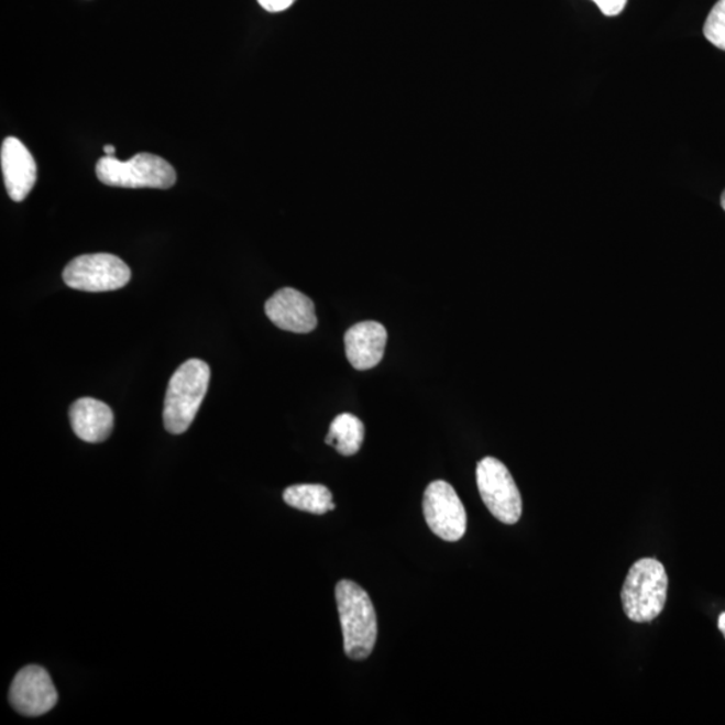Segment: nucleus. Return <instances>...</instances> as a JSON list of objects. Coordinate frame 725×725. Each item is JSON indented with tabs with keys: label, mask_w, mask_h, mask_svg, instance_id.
<instances>
[{
	"label": "nucleus",
	"mask_w": 725,
	"mask_h": 725,
	"mask_svg": "<svg viewBox=\"0 0 725 725\" xmlns=\"http://www.w3.org/2000/svg\"><path fill=\"white\" fill-rule=\"evenodd\" d=\"M337 603L345 656L355 661L365 660L373 653L377 638L373 601L359 584L344 579L337 584Z\"/></svg>",
	"instance_id": "nucleus-1"
},
{
	"label": "nucleus",
	"mask_w": 725,
	"mask_h": 725,
	"mask_svg": "<svg viewBox=\"0 0 725 725\" xmlns=\"http://www.w3.org/2000/svg\"><path fill=\"white\" fill-rule=\"evenodd\" d=\"M209 364L190 359L175 371L164 399L163 419L171 435H183L194 422L210 385Z\"/></svg>",
	"instance_id": "nucleus-2"
},
{
	"label": "nucleus",
	"mask_w": 725,
	"mask_h": 725,
	"mask_svg": "<svg viewBox=\"0 0 725 725\" xmlns=\"http://www.w3.org/2000/svg\"><path fill=\"white\" fill-rule=\"evenodd\" d=\"M668 583L666 567L657 559L644 558L633 564L620 591L627 618L637 624L655 620L666 607Z\"/></svg>",
	"instance_id": "nucleus-3"
},
{
	"label": "nucleus",
	"mask_w": 725,
	"mask_h": 725,
	"mask_svg": "<svg viewBox=\"0 0 725 725\" xmlns=\"http://www.w3.org/2000/svg\"><path fill=\"white\" fill-rule=\"evenodd\" d=\"M96 175L103 185L125 188L167 190L176 182L174 167L161 156L152 154H138L128 162L106 155L97 163Z\"/></svg>",
	"instance_id": "nucleus-4"
},
{
	"label": "nucleus",
	"mask_w": 725,
	"mask_h": 725,
	"mask_svg": "<svg viewBox=\"0 0 725 725\" xmlns=\"http://www.w3.org/2000/svg\"><path fill=\"white\" fill-rule=\"evenodd\" d=\"M477 486L486 508L497 520L516 524L523 514L519 487L502 461L485 457L477 465Z\"/></svg>",
	"instance_id": "nucleus-5"
},
{
	"label": "nucleus",
	"mask_w": 725,
	"mask_h": 725,
	"mask_svg": "<svg viewBox=\"0 0 725 725\" xmlns=\"http://www.w3.org/2000/svg\"><path fill=\"white\" fill-rule=\"evenodd\" d=\"M63 276L69 288L97 294L124 288L130 283L131 270L113 254H84L66 265Z\"/></svg>",
	"instance_id": "nucleus-6"
},
{
	"label": "nucleus",
	"mask_w": 725,
	"mask_h": 725,
	"mask_svg": "<svg viewBox=\"0 0 725 725\" xmlns=\"http://www.w3.org/2000/svg\"><path fill=\"white\" fill-rule=\"evenodd\" d=\"M424 514L432 534L447 541H459L466 532V510L454 487L438 480L426 487Z\"/></svg>",
	"instance_id": "nucleus-7"
},
{
	"label": "nucleus",
	"mask_w": 725,
	"mask_h": 725,
	"mask_svg": "<svg viewBox=\"0 0 725 725\" xmlns=\"http://www.w3.org/2000/svg\"><path fill=\"white\" fill-rule=\"evenodd\" d=\"M9 699L18 714L35 717L54 708L58 702V693L44 668L29 666L12 681Z\"/></svg>",
	"instance_id": "nucleus-8"
},
{
	"label": "nucleus",
	"mask_w": 725,
	"mask_h": 725,
	"mask_svg": "<svg viewBox=\"0 0 725 725\" xmlns=\"http://www.w3.org/2000/svg\"><path fill=\"white\" fill-rule=\"evenodd\" d=\"M265 314L274 326L294 333H309L318 327L315 304L301 292L283 288L265 304Z\"/></svg>",
	"instance_id": "nucleus-9"
},
{
	"label": "nucleus",
	"mask_w": 725,
	"mask_h": 725,
	"mask_svg": "<svg viewBox=\"0 0 725 725\" xmlns=\"http://www.w3.org/2000/svg\"><path fill=\"white\" fill-rule=\"evenodd\" d=\"M6 190L14 202H22L36 182V163L20 139L8 138L0 151Z\"/></svg>",
	"instance_id": "nucleus-10"
},
{
	"label": "nucleus",
	"mask_w": 725,
	"mask_h": 725,
	"mask_svg": "<svg viewBox=\"0 0 725 725\" xmlns=\"http://www.w3.org/2000/svg\"><path fill=\"white\" fill-rule=\"evenodd\" d=\"M387 331L381 322H358L344 337L347 359L355 370L374 369L385 355Z\"/></svg>",
	"instance_id": "nucleus-11"
},
{
	"label": "nucleus",
	"mask_w": 725,
	"mask_h": 725,
	"mask_svg": "<svg viewBox=\"0 0 725 725\" xmlns=\"http://www.w3.org/2000/svg\"><path fill=\"white\" fill-rule=\"evenodd\" d=\"M69 416L73 431L85 442H103L113 430L114 417L111 407L95 398L76 400L70 407Z\"/></svg>",
	"instance_id": "nucleus-12"
},
{
	"label": "nucleus",
	"mask_w": 725,
	"mask_h": 725,
	"mask_svg": "<svg viewBox=\"0 0 725 725\" xmlns=\"http://www.w3.org/2000/svg\"><path fill=\"white\" fill-rule=\"evenodd\" d=\"M364 440V425L353 414H340L329 426L326 442L340 454L353 455L361 450Z\"/></svg>",
	"instance_id": "nucleus-13"
},
{
	"label": "nucleus",
	"mask_w": 725,
	"mask_h": 725,
	"mask_svg": "<svg viewBox=\"0 0 725 725\" xmlns=\"http://www.w3.org/2000/svg\"><path fill=\"white\" fill-rule=\"evenodd\" d=\"M284 502L292 508L314 515H325L337 508L332 503V493L320 484H300L289 486L284 492Z\"/></svg>",
	"instance_id": "nucleus-14"
},
{
	"label": "nucleus",
	"mask_w": 725,
	"mask_h": 725,
	"mask_svg": "<svg viewBox=\"0 0 725 725\" xmlns=\"http://www.w3.org/2000/svg\"><path fill=\"white\" fill-rule=\"evenodd\" d=\"M705 39L725 52V0H718L704 24Z\"/></svg>",
	"instance_id": "nucleus-15"
},
{
	"label": "nucleus",
	"mask_w": 725,
	"mask_h": 725,
	"mask_svg": "<svg viewBox=\"0 0 725 725\" xmlns=\"http://www.w3.org/2000/svg\"><path fill=\"white\" fill-rule=\"evenodd\" d=\"M606 17H617L626 8L627 0H593Z\"/></svg>",
	"instance_id": "nucleus-16"
},
{
	"label": "nucleus",
	"mask_w": 725,
	"mask_h": 725,
	"mask_svg": "<svg viewBox=\"0 0 725 725\" xmlns=\"http://www.w3.org/2000/svg\"><path fill=\"white\" fill-rule=\"evenodd\" d=\"M296 0H259L261 8L270 12H282L288 10Z\"/></svg>",
	"instance_id": "nucleus-17"
},
{
	"label": "nucleus",
	"mask_w": 725,
	"mask_h": 725,
	"mask_svg": "<svg viewBox=\"0 0 725 725\" xmlns=\"http://www.w3.org/2000/svg\"><path fill=\"white\" fill-rule=\"evenodd\" d=\"M718 629L722 630L723 636L725 637V613H723L721 618H718Z\"/></svg>",
	"instance_id": "nucleus-18"
},
{
	"label": "nucleus",
	"mask_w": 725,
	"mask_h": 725,
	"mask_svg": "<svg viewBox=\"0 0 725 725\" xmlns=\"http://www.w3.org/2000/svg\"><path fill=\"white\" fill-rule=\"evenodd\" d=\"M103 152H106L107 156H114L116 154L114 145H109V144L106 145V147H103Z\"/></svg>",
	"instance_id": "nucleus-19"
},
{
	"label": "nucleus",
	"mask_w": 725,
	"mask_h": 725,
	"mask_svg": "<svg viewBox=\"0 0 725 725\" xmlns=\"http://www.w3.org/2000/svg\"><path fill=\"white\" fill-rule=\"evenodd\" d=\"M722 207L725 210V191L722 195Z\"/></svg>",
	"instance_id": "nucleus-20"
}]
</instances>
